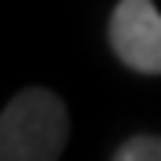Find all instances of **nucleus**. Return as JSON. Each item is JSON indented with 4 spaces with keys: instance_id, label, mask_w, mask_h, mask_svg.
<instances>
[{
    "instance_id": "obj_3",
    "label": "nucleus",
    "mask_w": 161,
    "mask_h": 161,
    "mask_svg": "<svg viewBox=\"0 0 161 161\" xmlns=\"http://www.w3.org/2000/svg\"><path fill=\"white\" fill-rule=\"evenodd\" d=\"M111 161H161V136H150V132L129 136L125 143L115 150Z\"/></svg>"
},
{
    "instance_id": "obj_2",
    "label": "nucleus",
    "mask_w": 161,
    "mask_h": 161,
    "mask_svg": "<svg viewBox=\"0 0 161 161\" xmlns=\"http://www.w3.org/2000/svg\"><path fill=\"white\" fill-rule=\"evenodd\" d=\"M108 43L125 68L161 75V11L150 0H118L108 22Z\"/></svg>"
},
{
    "instance_id": "obj_1",
    "label": "nucleus",
    "mask_w": 161,
    "mask_h": 161,
    "mask_svg": "<svg viewBox=\"0 0 161 161\" xmlns=\"http://www.w3.org/2000/svg\"><path fill=\"white\" fill-rule=\"evenodd\" d=\"M68 143V108L58 93L29 86L0 115V161H58Z\"/></svg>"
}]
</instances>
